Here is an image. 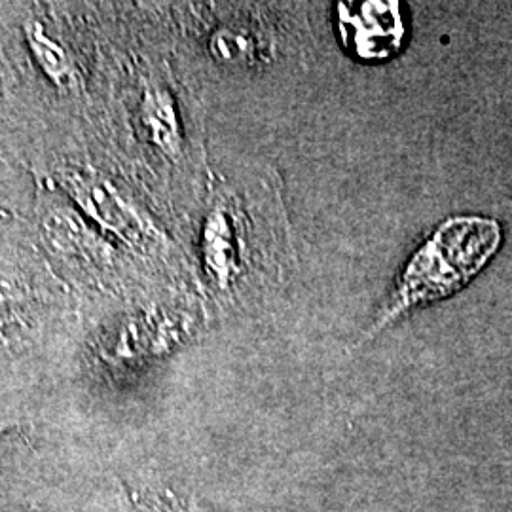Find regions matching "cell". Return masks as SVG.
Listing matches in <instances>:
<instances>
[{
    "instance_id": "1",
    "label": "cell",
    "mask_w": 512,
    "mask_h": 512,
    "mask_svg": "<svg viewBox=\"0 0 512 512\" xmlns=\"http://www.w3.org/2000/svg\"><path fill=\"white\" fill-rule=\"evenodd\" d=\"M499 239L501 232L494 220L463 217L444 222L406 264L391 304L370 334L384 329L404 311L459 291L492 258Z\"/></svg>"
},
{
    "instance_id": "2",
    "label": "cell",
    "mask_w": 512,
    "mask_h": 512,
    "mask_svg": "<svg viewBox=\"0 0 512 512\" xmlns=\"http://www.w3.org/2000/svg\"><path fill=\"white\" fill-rule=\"evenodd\" d=\"M338 18L346 46L363 59H385L401 48L403 19L395 2L340 4Z\"/></svg>"
},
{
    "instance_id": "3",
    "label": "cell",
    "mask_w": 512,
    "mask_h": 512,
    "mask_svg": "<svg viewBox=\"0 0 512 512\" xmlns=\"http://www.w3.org/2000/svg\"><path fill=\"white\" fill-rule=\"evenodd\" d=\"M63 183L73 194L74 200L90 213V217L110 230H116V232L124 230L126 217L120 207L122 203L116 200V196L110 192L107 184L99 183L82 173H67L63 177Z\"/></svg>"
},
{
    "instance_id": "4",
    "label": "cell",
    "mask_w": 512,
    "mask_h": 512,
    "mask_svg": "<svg viewBox=\"0 0 512 512\" xmlns=\"http://www.w3.org/2000/svg\"><path fill=\"white\" fill-rule=\"evenodd\" d=\"M27 42L35 52L38 63L44 67V71L50 78H54L55 82H61L69 74L67 55L61 50L59 44H55L52 38L46 37V33L38 25L27 27Z\"/></svg>"
},
{
    "instance_id": "5",
    "label": "cell",
    "mask_w": 512,
    "mask_h": 512,
    "mask_svg": "<svg viewBox=\"0 0 512 512\" xmlns=\"http://www.w3.org/2000/svg\"><path fill=\"white\" fill-rule=\"evenodd\" d=\"M184 512H213L209 511V509H205V507H202V505H198V503H192L188 509Z\"/></svg>"
}]
</instances>
